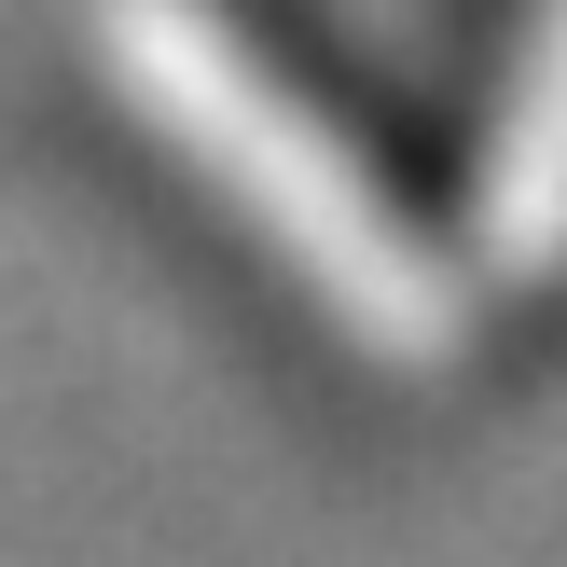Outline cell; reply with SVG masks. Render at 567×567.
<instances>
[{
    "instance_id": "obj_1",
    "label": "cell",
    "mask_w": 567,
    "mask_h": 567,
    "mask_svg": "<svg viewBox=\"0 0 567 567\" xmlns=\"http://www.w3.org/2000/svg\"><path fill=\"white\" fill-rule=\"evenodd\" d=\"M138 55H153V83L181 97V125L277 194V221L319 249L332 291L430 305V249H415V221H402V181H388L374 125L332 111L319 55H305L264 0H138Z\"/></svg>"
},
{
    "instance_id": "obj_2",
    "label": "cell",
    "mask_w": 567,
    "mask_h": 567,
    "mask_svg": "<svg viewBox=\"0 0 567 567\" xmlns=\"http://www.w3.org/2000/svg\"><path fill=\"white\" fill-rule=\"evenodd\" d=\"M513 221H526V249H567V28H554V55H540V97H526Z\"/></svg>"
}]
</instances>
